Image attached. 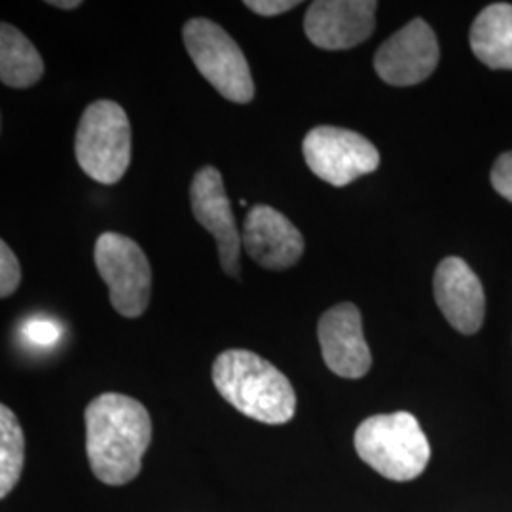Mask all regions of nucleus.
<instances>
[{
	"mask_svg": "<svg viewBox=\"0 0 512 512\" xmlns=\"http://www.w3.org/2000/svg\"><path fill=\"white\" fill-rule=\"evenodd\" d=\"M21 283V266L14 255V251L8 247L6 241H0V296L8 298L18 291Z\"/></svg>",
	"mask_w": 512,
	"mask_h": 512,
	"instance_id": "17",
	"label": "nucleus"
},
{
	"mask_svg": "<svg viewBox=\"0 0 512 512\" xmlns=\"http://www.w3.org/2000/svg\"><path fill=\"white\" fill-rule=\"evenodd\" d=\"M323 361L336 376L357 380L372 366V355L363 334L361 311L351 302L325 311L317 327Z\"/></svg>",
	"mask_w": 512,
	"mask_h": 512,
	"instance_id": "11",
	"label": "nucleus"
},
{
	"mask_svg": "<svg viewBox=\"0 0 512 512\" xmlns=\"http://www.w3.org/2000/svg\"><path fill=\"white\" fill-rule=\"evenodd\" d=\"M44 74V61L31 40L10 23L0 27V80L8 88H31Z\"/></svg>",
	"mask_w": 512,
	"mask_h": 512,
	"instance_id": "15",
	"label": "nucleus"
},
{
	"mask_svg": "<svg viewBox=\"0 0 512 512\" xmlns=\"http://www.w3.org/2000/svg\"><path fill=\"white\" fill-rule=\"evenodd\" d=\"M241 247L266 270H287L304 253L300 230L283 213L270 205H255L247 213Z\"/></svg>",
	"mask_w": 512,
	"mask_h": 512,
	"instance_id": "12",
	"label": "nucleus"
},
{
	"mask_svg": "<svg viewBox=\"0 0 512 512\" xmlns=\"http://www.w3.org/2000/svg\"><path fill=\"white\" fill-rule=\"evenodd\" d=\"M184 46L203 78L232 103H251L255 82L238 42L219 23L194 18L183 29Z\"/></svg>",
	"mask_w": 512,
	"mask_h": 512,
	"instance_id": "5",
	"label": "nucleus"
},
{
	"mask_svg": "<svg viewBox=\"0 0 512 512\" xmlns=\"http://www.w3.org/2000/svg\"><path fill=\"white\" fill-rule=\"evenodd\" d=\"M80 169L97 183L116 184L131 162V126L118 103L99 99L84 110L74 139Z\"/></svg>",
	"mask_w": 512,
	"mask_h": 512,
	"instance_id": "4",
	"label": "nucleus"
},
{
	"mask_svg": "<svg viewBox=\"0 0 512 512\" xmlns=\"http://www.w3.org/2000/svg\"><path fill=\"white\" fill-rule=\"evenodd\" d=\"M25 338L27 342L35 344V346H52L59 340V329L52 321H44V319H35L31 323L25 325Z\"/></svg>",
	"mask_w": 512,
	"mask_h": 512,
	"instance_id": "19",
	"label": "nucleus"
},
{
	"mask_svg": "<svg viewBox=\"0 0 512 512\" xmlns=\"http://www.w3.org/2000/svg\"><path fill=\"white\" fill-rule=\"evenodd\" d=\"M190 205L196 220L217 241L222 270L232 277H238L241 236L217 167L205 165L194 175L190 184Z\"/></svg>",
	"mask_w": 512,
	"mask_h": 512,
	"instance_id": "9",
	"label": "nucleus"
},
{
	"mask_svg": "<svg viewBox=\"0 0 512 512\" xmlns=\"http://www.w3.org/2000/svg\"><path fill=\"white\" fill-rule=\"evenodd\" d=\"M439 57V42L429 23L412 19L378 48L374 69L389 86L406 88L435 73Z\"/></svg>",
	"mask_w": 512,
	"mask_h": 512,
	"instance_id": "8",
	"label": "nucleus"
},
{
	"mask_svg": "<svg viewBox=\"0 0 512 512\" xmlns=\"http://www.w3.org/2000/svg\"><path fill=\"white\" fill-rule=\"evenodd\" d=\"M25 461V437L16 414L2 404L0 406V497L10 494L23 471Z\"/></svg>",
	"mask_w": 512,
	"mask_h": 512,
	"instance_id": "16",
	"label": "nucleus"
},
{
	"mask_svg": "<svg viewBox=\"0 0 512 512\" xmlns=\"http://www.w3.org/2000/svg\"><path fill=\"white\" fill-rule=\"evenodd\" d=\"M213 382L226 403L251 420L281 425L293 420L296 393L289 378L247 349H228L213 365Z\"/></svg>",
	"mask_w": 512,
	"mask_h": 512,
	"instance_id": "2",
	"label": "nucleus"
},
{
	"mask_svg": "<svg viewBox=\"0 0 512 512\" xmlns=\"http://www.w3.org/2000/svg\"><path fill=\"white\" fill-rule=\"evenodd\" d=\"M376 8L372 0H317L306 12L304 31L321 50H349L374 33Z\"/></svg>",
	"mask_w": 512,
	"mask_h": 512,
	"instance_id": "10",
	"label": "nucleus"
},
{
	"mask_svg": "<svg viewBox=\"0 0 512 512\" xmlns=\"http://www.w3.org/2000/svg\"><path fill=\"white\" fill-rule=\"evenodd\" d=\"M471 50L490 69L512 71V4L484 8L471 27Z\"/></svg>",
	"mask_w": 512,
	"mask_h": 512,
	"instance_id": "14",
	"label": "nucleus"
},
{
	"mask_svg": "<svg viewBox=\"0 0 512 512\" xmlns=\"http://www.w3.org/2000/svg\"><path fill=\"white\" fill-rule=\"evenodd\" d=\"M304 160L313 175L336 188L374 173L380 152L366 137L351 129L317 126L302 143Z\"/></svg>",
	"mask_w": 512,
	"mask_h": 512,
	"instance_id": "7",
	"label": "nucleus"
},
{
	"mask_svg": "<svg viewBox=\"0 0 512 512\" xmlns=\"http://www.w3.org/2000/svg\"><path fill=\"white\" fill-rule=\"evenodd\" d=\"M492 184L495 192L512 202V150L501 154L492 169Z\"/></svg>",
	"mask_w": 512,
	"mask_h": 512,
	"instance_id": "18",
	"label": "nucleus"
},
{
	"mask_svg": "<svg viewBox=\"0 0 512 512\" xmlns=\"http://www.w3.org/2000/svg\"><path fill=\"white\" fill-rule=\"evenodd\" d=\"M355 450L366 465L395 482L418 478L431 459L429 440L410 412L366 418L355 431Z\"/></svg>",
	"mask_w": 512,
	"mask_h": 512,
	"instance_id": "3",
	"label": "nucleus"
},
{
	"mask_svg": "<svg viewBox=\"0 0 512 512\" xmlns=\"http://www.w3.org/2000/svg\"><path fill=\"white\" fill-rule=\"evenodd\" d=\"M298 4L300 2H294V0H247L245 2V6L251 12H255L258 16H264V18H272V16L291 12Z\"/></svg>",
	"mask_w": 512,
	"mask_h": 512,
	"instance_id": "20",
	"label": "nucleus"
},
{
	"mask_svg": "<svg viewBox=\"0 0 512 512\" xmlns=\"http://www.w3.org/2000/svg\"><path fill=\"white\" fill-rule=\"evenodd\" d=\"M86 452L93 475L124 486L141 473L152 440L145 404L122 393H103L86 408Z\"/></svg>",
	"mask_w": 512,
	"mask_h": 512,
	"instance_id": "1",
	"label": "nucleus"
},
{
	"mask_svg": "<svg viewBox=\"0 0 512 512\" xmlns=\"http://www.w3.org/2000/svg\"><path fill=\"white\" fill-rule=\"evenodd\" d=\"M48 4H52L54 8H61V10H74V8H80L82 6V2L80 0H52V2H48Z\"/></svg>",
	"mask_w": 512,
	"mask_h": 512,
	"instance_id": "21",
	"label": "nucleus"
},
{
	"mask_svg": "<svg viewBox=\"0 0 512 512\" xmlns=\"http://www.w3.org/2000/svg\"><path fill=\"white\" fill-rule=\"evenodd\" d=\"M435 300L446 321L461 334H475L484 323L486 296L478 275L459 256L444 258L433 279Z\"/></svg>",
	"mask_w": 512,
	"mask_h": 512,
	"instance_id": "13",
	"label": "nucleus"
},
{
	"mask_svg": "<svg viewBox=\"0 0 512 512\" xmlns=\"http://www.w3.org/2000/svg\"><path fill=\"white\" fill-rule=\"evenodd\" d=\"M95 266L109 287L114 310L129 319L147 311L152 270L145 251L133 239L116 232L101 234L95 241Z\"/></svg>",
	"mask_w": 512,
	"mask_h": 512,
	"instance_id": "6",
	"label": "nucleus"
}]
</instances>
